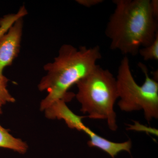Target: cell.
I'll return each mask as SVG.
<instances>
[{"instance_id": "cell-1", "label": "cell", "mask_w": 158, "mask_h": 158, "mask_svg": "<svg viewBox=\"0 0 158 158\" xmlns=\"http://www.w3.org/2000/svg\"><path fill=\"white\" fill-rule=\"evenodd\" d=\"M115 10L110 15L105 34L110 48L136 56L149 45L158 34V19L153 13L150 0H113Z\"/></svg>"}, {"instance_id": "cell-2", "label": "cell", "mask_w": 158, "mask_h": 158, "mask_svg": "<svg viewBox=\"0 0 158 158\" xmlns=\"http://www.w3.org/2000/svg\"><path fill=\"white\" fill-rule=\"evenodd\" d=\"M101 58L98 46L77 48L69 44L62 45L53 62L44 66L47 74L38 88L40 91H47L48 94L41 102V110H47L57 101L71 99L75 95L69 93V89L90 74Z\"/></svg>"}, {"instance_id": "cell-3", "label": "cell", "mask_w": 158, "mask_h": 158, "mask_svg": "<svg viewBox=\"0 0 158 158\" xmlns=\"http://www.w3.org/2000/svg\"><path fill=\"white\" fill-rule=\"evenodd\" d=\"M76 85V97L81 106V112L89 118L106 120L110 129L116 131L118 126L114 106L118 98L116 78L113 74L97 65Z\"/></svg>"}, {"instance_id": "cell-4", "label": "cell", "mask_w": 158, "mask_h": 158, "mask_svg": "<svg viewBox=\"0 0 158 158\" xmlns=\"http://www.w3.org/2000/svg\"><path fill=\"white\" fill-rule=\"evenodd\" d=\"M129 60L127 56L122 59L116 78L118 98V105L126 112H144L148 123L158 118V83L149 76L147 66L139 62L138 67L144 73L145 80L143 85H138L133 76Z\"/></svg>"}, {"instance_id": "cell-5", "label": "cell", "mask_w": 158, "mask_h": 158, "mask_svg": "<svg viewBox=\"0 0 158 158\" xmlns=\"http://www.w3.org/2000/svg\"><path fill=\"white\" fill-rule=\"evenodd\" d=\"M23 18L16 20L8 31L0 37V74L11 65L19 53L22 37Z\"/></svg>"}, {"instance_id": "cell-6", "label": "cell", "mask_w": 158, "mask_h": 158, "mask_svg": "<svg viewBox=\"0 0 158 158\" xmlns=\"http://www.w3.org/2000/svg\"><path fill=\"white\" fill-rule=\"evenodd\" d=\"M81 131H83L89 137L88 144L89 147L97 148L107 153L112 158H115L121 152L131 153L132 142L130 139L122 143L112 142L98 135L85 124Z\"/></svg>"}, {"instance_id": "cell-7", "label": "cell", "mask_w": 158, "mask_h": 158, "mask_svg": "<svg viewBox=\"0 0 158 158\" xmlns=\"http://www.w3.org/2000/svg\"><path fill=\"white\" fill-rule=\"evenodd\" d=\"M65 102L63 100L55 102L45 110L46 116L49 118L63 119L69 127L81 131L84 124L82 119L87 116H80L75 114L67 107Z\"/></svg>"}, {"instance_id": "cell-8", "label": "cell", "mask_w": 158, "mask_h": 158, "mask_svg": "<svg viewBox=\"0 0 158 158\" xmlns=\"http://www.w3.org/2000/svg\"><path fill=\"white\" fill-rule=\"evenodd\" d=\"M0 148L13 150L19 153L23 154L27 151L28 146L21 139L13 137L8 130L0 125Z\"/></svg>"}, {"instance_id": "cell-9", "label": "cell", "mask_w": 158, "mask_h": 158, "mask_svg": "<svg viewBox=\"0 0 158 158\" xmlns=\"http://www.w3.org/2000/svg\"><path fill=\"white\" fill-rule=\"evenodd\" d=\"M27 14L24 6H22L16 13L5 15L0 19V37L6 33L14 23L19 19L23 18Z\"/></svg>"}, {"instance_id": "cell-10", "label": "cell", "mask_w": 158, "mask_h": 158, "mask_svg": "<svg viewBox=\"0 0 158 158\" xmlns=\"http://www.w3.org/2000/svg\"><path fill=\"white\" fill-rule=\"evenodd\" d=\"M9 80L3 74H0V114L2 113L3 106L8 102H13L15 99L7 89Z\"/></svg>"}, {"instance_id": "cell-11", "label": "cell", "mask_w": 158, "mask_h": 158, "mask_svg": "<svg viewBox=\"0 0 158 158\" xmlns=\"http://www.w3.org/2000/svg\"><path fill=\"white\" fill-rule=\"evenodd\" d=\"M138 53L143 58L144 61L158 60V34L154 41L149 45L141 48Z\"/></svg>"}, {"instance_id": "cell-12", "label": "cell", "mask_w": 158, "mask_h": 158, "mask_svg": "<svg viewBox=\"0 0 158 158\" xmlns=\"http://www.w3.org/2000/svg\"><path fill=\"white\" fill-rule=\"evenodd\" d=\"M77 2L85 7L90 8L103 2V0H77Z\"/></svg>"}, {"instance_id": "cell-13", "label": "cell", "mask_w": 158, "mask_h": 158, "mask_svg": "<svg viewBox=\"0 0 158 158\" xmlns=\"http://www.w3.org/2000/svg\"><path fill=\"white\" fill-rule=\"evenodd\" d=\"M152 9L154 15L156 18L158 17V0L151 1Z\"/></svg>"}]
</instances>
